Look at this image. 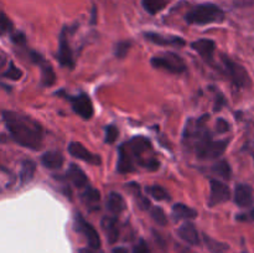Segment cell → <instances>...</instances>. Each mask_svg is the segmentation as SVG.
Wrapping results in <instances>:
<instances>
[{"label": "cell", "instance_id": "cell-38", "mask_svg": "<svg viewBox=\"0 0 254 253\" xmlns=\"http://www.w3.org/2000/svg\"><path fill=\"white\" fill-rule=\"evenodd\" d=\"M5 63H6V59H5L4 55L0 54V69L5 66Z\"/></svg>", "mask_w": 254, "mask_h": 253}, {"label": "cell", "instance_id": "cell-8", "mask_svg": "<svg viewBox=\"0 0 254 253\" xmlns=\"http://www.w3.org/2000/svg\"><path fill=\"white\" fill-rule=\"evenodd\" d=\"M74 226H76V230L86 237L89 247L93 248V250H98L101 247V238H99L97 231L79 213H77L76 218H74Z\"/></svg>", "mask_w": 254, "mask_h": 253}, {"label": "cell", "instance_id": "cell-12", "mask_svg": "<svg viewBox=\"0 0 254 253\" xmlns=\"http://www.w3.org/2000/svg\"><path fill=\"white\" fill-rule=\"evenodd\" d=\"M68 151L72 156L79 159L82 161H86V163L92 164V165H99L101 164V158L97 154L91 153L88 149L84 148L81 143L78 141H72L68 145Z\"/></svg>", "mask_w": 254, "mask_h": 253}, {"label": "cell", "instance_id": "cell-24", "mask_svg": "<svg viewBox=\"0 0 254 253\" xmlns=\"http://www.w3.org/2000/svg\"><path fill=\"white\" fill-rule=\"evenodd\" d=\"M171 0H141L143 7L151 15H155L165 9Z\"/></svg>", "mask_w": 254, "mask_h": 253}, {"label": "cell", "instance_id": "cell-9", "mask_svg": "<svg viewBox=\"0 0 254 253\" xmlns=\"http://www.w3.org/2000/svg\"><path fill=\"white\" fill-rule=\"evenodd\" d=\"M210 186H211V193H210V200H208L210 206L220 205V203H223L226 202V201L230 200L231 190L225 183L213 179V180L210 181Z\"/></svg>", "mask_w": 254, "mask_h": 253}, {"label": "cell", "instance_id": "cell-17", "mask_svg": "<svg viewBox=\"0 0 254 253\" xmlns=\"http://www.w3.org/2000/svg\"><path fill=\"white\" fill-rule=\"evenodd\" d=\"M106 207L113 215H119V213H122L127 208V203L121 193L111 192L107 196Z\"/></svg>", "mask_w": 254, "mask_h": 253}, {"label": "cell", "instance_id": "cell-25", "mask_svg": "<svg viewBox=\"0 0 254 253\" xmlns=\"http://www.w3.org/2000/svg\"><path fill=\"white\" fill-rule=\"evenodd\" d=\"M82 200L88 207L98 208L99 200H101V192L97 189L88 188L83 193H82Z\"/></svg>", "mask_w": 254, "mask_h": 253}, {"label": "cell", "instance_id": "cell-30", "mask_svg": "<svg viewBox=\"0 0 254 253\" xmlns=\"http://www.w3.org/2000/svg\"><path fill=\"white\" fill-rule=\"evenodd\" d=\"M150 215H151V218H153V220L155 221L158 225L165 226L166 223H168V218H166L165 212H164V210L161 207H158V206H155V207L151 208Z\"/></svg>", "mask_w": 254, "mask_h": 253}, {"label": "cell", "instance_id": "cell-36", "mask_svg": "<svg viewBox=\"0 0 254 253\" xmlns=\"http://www.w3.org/2000/svg\"><path fill=\"white\" fill-rule=\"evenodd\" d=\"M133 253H150V251H149L148 245H146L143 240H140L135 246H134Z\"/></svg>", "mask_w": 254, "mask_h": 253}, {"label": "cell", "instance_id": "cell-23", "mask_svg": "<svg viewBox=\"0 0 254 253\" xmlns=\"http://www.w3.org/2000/svg\"><path fill=\"white\" fill-rule=\"evenodd\" d=\"M36 173V164L32 160H24L21 164V170H20V181L21 184H27L34 179Z\"/></svg>", "mask_w": 254, "mask_h": 253}, {"label": "cell", "instance_id": "cell-20", "mask_svg": "<svg viewBox=\"0 0 254 253\" xmlns=\"http://www.w3.org/2000/svg\"><path fill=\"white\" fill-rule=\"evenodd\" d=\"M67 178L76 188H84L88 183V178L84 174V171L74 164H71V166L67 170Z\"/></svg>", "mask_w": 254, "mask_h": 253}, {"label": "cell", "instance_id": "cell-32", "mask_svg": "<svg viewBox=\"0 0 254 253\" xmlns=\"http://www.w3.org/2000/svg\"><path fill=\"white\" fill-rule=\"evenodd\" d=\"M130 49V42L129 41H121L116 45V56L118 59H124Z\"/></svg>", "mask_w": 254, "mask_h": 253}, {"label": "cell", "instance_id": "cell-2", "mask_svg": "<svg viewBox=\"0 0 254 253\" xmlns=\"http://www.w3.org/2000/svg\"><path fill=\"white\" fill-rule=\"evenodd\" d=\"M185 20L191 25L215 24V22H222L225 20V12L218 5L205 2L191 9L186 14Z\"/></svg>", "mask_w": 254, "mask_h": 253}, {"label": "cell", "instance_id": "cell-39", "mask_svg": "<svg viewBox=\"0 0 254 253\" xmlns=\"http://www.w3.org/2000/svg\"><path fill=\"white\" fill-rule=\"evenodd\" d=\"M113 253H127V250L126 248H116L113 251Z\"/></svg>", "mask_w": 254, "mask_h": 253}, {"label": "cell", "instance_id": "cell-1", "mask_svg": "<svg viewBox=\"0 0 254 253\" xmlns=\"http://www.w3.org/2000/svg\"><path fill=\"white\" fill-rule=\"evenodd\" d=\"M6 128L17 144L25 148L37 150L44 141V129L31 117L16 112H2Z\"/></svg>", "mask_w": 254, "mask_h": 253}, {"label": "cell", "instance_id": "cell-19", "mask_svg": "<svg viewBox=\"0 0 254 253\" xmlns=\"http://www.w3.org/2000/svg\"><path fill=\"white\" fill-rule=\"evenodd\" d=\"M41 163L45 168L51 169V170H57V169L61 168L64 163V158L60 151L51 150L45 153L41 156Z\"/></svg>", "mask_w": 254, "mask_h": 253}, {"label": "cell", "instance_id": "cell-29", "mask_svg": "<svg viewBox=\"0 0 254 253\" xmlns=\"http://www.w3.org/2000/svg\"><path fill=\"white\" fill-rule=\"evenodd\" d=\"M205 243L207 246L208 250L212 253H226L228 250V246L225 245V243H221L218 241L212 240L208 236H205Z\"/></svg>", "mask_w": 254, "mask_h": 253}, {"label": "cell", "instance_id": "cell-3", "mask_svg": "<svg viewBox=\"0 0 254 253\" xmlns=\"http://www.w3.org/2000/svg\"><path fill=\"white\" fill-rule=\"evenodd\" d=\"M150 63L153 67L163 71L170 72V73H183L186 71V63L179 55L174 52H166L159 56H154Z\"/></svg>", "mask_w": 254, "mask_h": 253}, {"label": "cell", "instance_id": "cell-4", "mask_svg": "<svg viewBox=\"0 0 254 253\" xmlns=\"http://www.w3.org/2000/svg\"><path fill=\"white\" fill-rule=\"evenodd\" d=\"M222 62L225 64V69L227 74L230 76L231 81L240 88H247L251 86V78L248 74L247 69L242 64L237 63L236 61L231 60L230 57L223 56Z\"/></svg>", "mask_w": 254, "mask_h": 253}, {"label": "cell", "instance_id": "cell-5", "mask_svg": "<svg viewBox=\"0 0 254 253\" xmlns=\"http://www.w3.org/2000/svg\"><path fill=\"white\" fill-rule=\"evenodd\" d=\"M228 145V140H212V138L206 140L195 149L197 158L200 159H216L222 155Z\"/></svg>", "mask_w": 254, "mask_h": 253}, {"label": "cell", "instance_id": "cell-37", "mask_svg": "<svg viewBox=\"0 0 254 253\" xmlns=\"http://www.w3.org/2000/svg\"><path fill=\"white\" fill-rule=\"evenodd\" d=\"M11 40L17 45H25V42H26V37L22 32H15L11 36Z\"/></svg>", "mask_w": 254, "mask_h": 253}, {"label": "cell", "instance_id": "cell-21", "mask_svg": "<svg viewBox=\"0 0 254 253\" xmlns=\"http://www.w3.org/2000/svg\"><path fill=\"white\" fill-rule=\"evenodd\" d=\"M119 158H118V165H117V169L121 174H127L130 173V171L134 170V160L131 159V156L129 155V153L127 151L126 146L121 145L118 150Z\"/></svg>", "mask_w": 254, "mask_h": 253}, {"label": "cell", "instance_id": "cell-13", "mask_svg": "<svg viewBox=\"0 0 254 253\" xmlns=\"http://www.w3.org/2000/svg\"><path fill=\"white\" fill-rule=\"evenodd\" d=\"M145 39L159 46H185V40L180 36H171V35H163L159 32H145Z\"/></svg>", "mask_w": 254, "mask_h": 253}, {"label": "cell", "instance_id": "cell-26", "mask_svg": "<svg viewBox=\"0 0 254 253\" xmlns=\"http://www.w3.org/2000/svg\"><path fill=\"white\" fill-rule=\"evenodd\" d=\"M145 192L148 193L149 196H151L153 198H155L156 201H165V200H169V198H170L168 191L159 185L148 186V188L145 189Z\"/></svg>", "mask_w": 254, "mask_h": 253}, {"label": "cell", "instance_id": "cell-15", "mask_svg": "<svg viewBox=\"0 0 254 253\" xmlns=\"http://www.w3.org/2000/svg\"><path fill=\"white\" fill-rule=\"evenodd\" d=\"M235 202L240 207H250L253 203V190L250 185L240 184L236 186Z\"/></svg>", "mask_w": 254, "mask_h": 253}, {"label": "cell", "instance_id": "cell-14", "mask_svg": "<svg viewBox=\"0 0 254 253\" xmlns=\"http://www.w3.org/2000/svg\"><path fill=\"white\" fill-rule=\"evenodd\" d=\"M191 47L192 50H195L206 62L211 63L213 60V55H215V50H216V44L215 41L208 39H202V40H197V41L192 42L191 44Z\"/></svg>", "mask_w": 254, "mask_h": 253}, {"label": "cell", "instance_id": "cell-35", "mask_svg": "<svg viewBox=\"0 0 254 253\" xmlns=\"http://www.w3.org/2000/svg\"><path fill=\"white\" fill-rule=\"evenodd\" d=\"M216 130L221 134L226 133V131L230 130V124H228L225 119H217V122H216Z\"/></svg>", "mask_w": 254, "mask_h": 253}, {"label": "cell", "instance_id": "cell-28", "mask_svg": "<svg viewBox=\"0 0 254 253\" xmlns=\"http://www.w3.org/2000/svg\"><path fill=\"white\" fill-rule=\"evenodd\" d=\"M128 188L133 191L134 196H135V200L138 201L139 206H140L141 208H150V206H151L150 201H149L145 196H143V193H141V190H140V188H139L138 184L130 183V184H128Z\"/></svg>", "mask_w": 254, "mask_h": 253}, {"label": "cell", "instance_id": "cell-11", "mask_svg": "<svg viewBox=\"0 0 254 253\" xmlns=\"http://www.w3.org/2000/svg\"><path fill=\"white\" fill-rule=\"evenodd\" d=\"M31 56V60L37 64V66L41 68V82L45 87H50L56 82V74H55V71L52 69L51 64L47 61H45L44 57L41 56L37 52L32 51L30 54Z\"/></svg>", "mask_w": 254, "mask_h": 253}, {"label": "cell", "instance_id": "cell-7", "mask_svg": "<svg viewBox=\"0 0 254 253\" xmlns=\"http://www.w3.org/2000/svg\"><path fill=\"white\" fill-rule=\"evenodd\" d=\"M57 60L61 63V66L68 67V68H73L74 67V59L73 54H72V49L69 46L68 41V34H67V29L64 27L61 31L59 37V51H57Z\"/></svg>", "mask_w": 254, "mask_h": 253}, {"label": "cell", "instance_id": "cell-40", "mask_svg": "<svg viewBox=\"0 0 254 253\" xmlns=\"http://www.w3.org/2000/svg\"><path fill=\"white\" fill-rule=\"evenodd\" d=\"M235 1L237 2V4H250L252 0H235Z\"/></svg>", "mask_w": 254, "mask_h": 253}, {"label": "cell", "instance_id": "cell-41", "mask_svg": "<svg viewBox=\"0 0 254 253\" xmlns=\"http://www.w3.org/2000/svg\"><path fill=\"white\" fill-rule=\"evenodd\" d=\"M79 253H93V251L88 250V248H82V250L79 251Z\"/></svg>", "mask_w": 254, "mask_h": 253}, {"label": "cell", "instance_id": "cell-18", "mask_svg": "<svg viewBox=\"0 0 254 253\" xmlns=\"http://www.w3.org/2000/svg\"><path fill=\"white\" fill-rule=\"evenodd\" d=\"M101 225L103 231L106 232L109 243H116L119 238V227L117 218L111 217V216H106L102 220Z\"/></svg>", "mask_w": 254, "mask_h": 253}, {"label": "cell", "instance_id": "cell-42", "mask_svg": "<svg viewBox=\"0 0 254 253\" xmlns=\"http://www.w3.org/2000/svg\"><path fill=\"white\" fill-rule=\"evenodd\" d=\"M251 218H252V220L254 221V208L252 211H251Z\"/></svg>", "mask_w": 254, "mask_h": 253}, {"label": "cell", "instance_id": "cell-34", "mask_svg": "<svg viewBox=\"0 0 254 253\" xmlns=\"http://www.w3.org/2000/svg\"><path fill=\"white\" fill-rule=\"evenodd\" d=\"M119 135V130L116 126H108L106 129V141L108 144H113Z\"/></svg>", "mask_w": 254, "mask_h": 253}, {"label": "cell", "instance_id": "cell-16", "mask_svg": "<svg viewBox=\"0 0 254 253\" xmlns=\"http://www.w3.org/2000/svg\"><path fill=\"white\" fill-rule=\"evenodd\" d=\"M179 237L185 242L190 243V245H198L200 243V237H198V232L196 230L195 225L191 222H185L179 227L178 230Z\"/></svg>", "mask_w": 254, "mask_h": 253}, {"label": "cell", "instance_id": "cell-33", "mask_svg": "<svg viewBox=\"0 0 254 253\" xmlns=\"http://www.w3.org/2000/svg\"><path fill=\"white\" fill-rule=\"evenodd\" d=\"M4 76L9 79H14V81H17V79L21 78L22 72L15 66L14 63H10V67L7 68V71L4 72Z\"/></svg>", "mask_w": 254, "mask_h": 253}, {"label": "cell", "instance_id": "cell-27", "mask_svg": "<svg viewBox=\"0 0 254 253\" xmlns=\"http://www.w3.org/2000/svg\"><path fill=\"white\" fill-rule=\"evenodd\" d=\"M212 173L216 174L217 176H220V178L228 180V179L231 178L232 170H231V166L227 161L221 160L212 166Z\"/></svg>", "mask_w": 254, "mask_h": 253}, {"label": "cell", "instance_id": "cell-22", "mask_svg": "<svg viewBox=\"0 0 254 253\" xmlns=\"http://www.w3.org/2000/svg\"><path fill=\"white\" fill-rule=\"evenodd\" d=\"M173 216L176 220H193L197 212L185 203H176L173 206Z\"/></svg>", "mask_w": 254, "mask_h": 253}, {"label": "cell", "instance_id": "cell-10", "mask_svg": "<svg viewBox=\"0 0 254 253\" xmlns=\"http://www.w3.org/2000/svg\"><path fill=\"white\" fill-rule=\"evenodd\" d=\"M69 101H71V106L73 108V111L79 117H82L83 119L92 118V116L94 113L93 103H92L91 98L87 94L81 93L78 96H74L72 98H69Z\"/></svg>", "mask_w": 254, "mask_h": 253}, {"label": "cell", "instance_id": "cell-31", "mask_svg": "<svg viewBox=\"0 0 254 253\" xmlns=\"http://www.w3.org/2000/svg\"><path fill=\"white\" fill-rule=\"evenodd\" d=\"M12 30V22L4 12L0 11V36H4Z\"/></svg>", "mask_w": 254, "mask_h": 253}, {"label": "cell", "instance_id": "cell-6", "mask_svg": "<svg viewBox=\"0 0 254 253\" xmlns=\"http://www.w3.org/2000/svg\"><path fill=\"white\" fill-rule=\"evenodd\" d=\"M124 146H126L127 151L129 153V155L131 156V159H136L138 164L143 160V155L148 151H151L153 149V145H151L150 140L144 136H134L131 138L128 143H124Z\"/></svg>", "mask_w": 254, "mask_h": 253}]
</instances>
